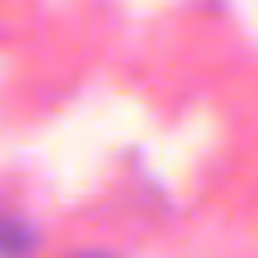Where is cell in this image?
Here are the masks:
<instances>
[{
	"instance_id": "cell-1",
	"label": "cell",
	"mask_w": 258,
	"mask_h": 258,
	"mask_svg": "<svg viewBox=\"0 0 258 258\" xmlns=\"http://www.w3.org/2000/svg\"><path fill=\"white\" fill-rule=\"evenodd\" d=\"M32 249V227L14 213H0V258H23Z\"/></svg>"
}]
</instances>
